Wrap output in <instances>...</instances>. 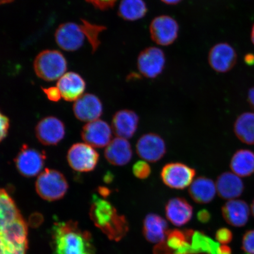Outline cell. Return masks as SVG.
<instances>
[{"mask_svg": "<svg viewBox=\"0 0 254 254\" xmlns=\"http://www.w3.org/2000/svg\"><path fill=\"white\" fill-rule=\"evenodd\" d=\"M251 39H252V43L254 45V24L252 28V34H251Z\"/></svg>", "mask_w": 254, "mask_h": 254, "instance_id": "7bdbcfd3", "label": "cell"}, {"mask_svg": "<svg viewBox=\"0 0 254 254\" xmlns=\"http://www.w3.org/2000/svg\"><path fill=\"white\" fill-rule=\"evenodd\" d=\"M166 217L173 225L182 227L191 220L193 208L185 198H173L167 202L166 208Z\"/></svg>", "mask_w": 254, "mask_h": 254, "instance_id": "ffe728a7", "label": "cell"}, {"mask_svg": "<svg viewBox=\"0 0 254 254\" xmlns=\"http://www.w3.org/2000/svg\"><path fill=\"white\" fill-rule=\"evenodd\" d=\"M94 7L101 10H106L112 8L117 0H85Z\"/></svg>", "mask_w": 254, "mask_h": 254, "instance_id": "1f68e13d", "label": "cell"}, {"mask_svg": "<svg viewBox=\"0 0 254 254\" xmlns=\"http://www.w3.org/2000/svg\"><path fill=\"white\" fill-rule=\"evenodd\" d=\"M136 153L143 160L156 163L167 152V146L163 138L155 133H147L139 138L136 144Z\"/></svg>", "mask_w": 254, "mask_h": 254, "instance_id": "30bf717a", "label": "cell"}, {"mask_svg": "<svg viewBox=\"0 0 254 254\" xmlns=\"http://www.w3.org/2000/svg\"><path fill=\"white\" fill-rule=\"evenodd\" d=\"M221 211L225 221L232 226L243 227L249 221L250 209L243 200H229L222 206Z\"/></svg>", "mask_w": 254, "mask_h": 254, "instance_id": "ac0fdd59", "label": "cell"}, {"mask_svg": "<svg viewBox=\"0 0 254 254\" xmlns=\"http://www.w3.org/2000/svg\"><path fill=\"white\" fill-rule=\"evenodd\" d=\"M248 101L250 106L254 110V87L250 88L248 94Z\"/></svg>", "mask_w": 254, "mask_h": 254, "instance_id": "74e56055", "label": "cell"}, {"mask_svg": "<svg viewBox=\"0 0 254 254\" xmlns=\"http://www.w3.org/2000/svg\"><path fill=\"white\" fill-rule=\"evenodd\" d=\"M52 236L53 254H95L91 233L76 221L56 222Z\"/></svg>", "mask_w": 254, "mask_h": 254, "instance_id": "7a4b0ae2", "label": "cell"}, {"mask_svg": "<svg viewBox=\"0 0 254 254\" xmlns=\"http://www.w3.org/2000/svg\"><path fill=\"white\" fill-rule=\"evenodd\" d=\"M99 155L93 147L85 143H77L69 149L67 160L69 166L78 172H89L96 167Z\"/></svg>", "mask_w": 254, "mask_h": 254, "instance_id": "9c48e42d", "label": "cell"}, {"mask_svg": "<svg viewBox=\"0 0 254 254\" xmlns=\"http://www.w3.org/2000/svg\"><path fill=\"white\" fill-rule=\"evenodd\" d=\"M219 254H231V250L226 245H221L219 249Z\"/></svg>", "mask_w": 254, "mask_h": 254, "instance_id": "ab89813d", "label": "cell"}, {"mask_svg": "<svg viewBox=\"0 0 254 254\" xmlns=\"http://www.w3.org/2000/svg\"><path fill=\"white\" fill-rule=\"evenodd\" d=\"M244 62H245L246 64L250 66L254 65V55L253 53L247 54L244 56Z\"/></svg>", "mask_w": 254, "mask_h": 254, "instance_id": "8d00e7d4", "label": "cell"}, {"mask_svg": "<svg viewBox=\"0 0 254 254\" xmlns=\"http://www.w3.org/2000/svg\"><path fill=\"white\" fill-rule=\"evenodd\" d=\"M36 134L41 144L46 145H56L64 136L65 127L62 121L56 117H46L38 123Z\"/></svg>", "mask_w": 254, "mask_h": 254, "instance_id": "5bb4252c", "label": "cell"}, {"mask_svg": "<svg viewBox=\"0 0 254 254\" xmlns=\"http://www.w3.org/2000/svg\"><path fill=\"white\" fill-rule=\"evenodd\" d=\"M68 189V183L59 171L46 169L38 177L36 189L41 198L49 201H56L65 195Z\"/></svg>", "mask_w": 254, "mask_h": 254, "instance_id": "5b68a950", "label": "cell"}, {"mask_svg": "<svg viewBox=\"0 0 254 254\" xmlns=\"http://www.w3.org/2000/svg\"><path fill=\"white\" fill-rule=\"evenodd\" d=\"M114 177L113 175L112 174H111L109 173V174H107L104 177V182L107 183H110L113 180Z\"/></svg>", "mask_w": 254, "mask_h": 254, "instance_id": "b9f144b4", "label": "cell"}, {"mask_svg": "<svg viewBox=\"0 0 254 254\" xmlns=\"http://www.w3.org/2000/svg\"><path fill=\"white\" fill-rule=\"evenodd\" d=\"M216 184L213 181L205 177H199L190 184L189 192L190 198L196 203L208 204L215 198L217 193Z\"/></svg>", "mask_w": 254, "mask_h": 254, "instance_id": "cb8c5ba5", "label": "cell"}, {"mask_svg": "<svg viewBox=\"0 0 254 254\" xmlns=\"http://www.w3.org/2000/svg\"><path fill=\"white\" fill-rule=\"evenodd\" d=\"M237 58L236 51L230 44L220 43L211 48L208 60L209 65L215 71L225 73L234 67Z\"/></svg>", "mask_w": 254, "mask_h": 254, "instance_id": "7c38bea8", "label": "cell"}, {"mask_svg": "<svg viewBox=\"0 0 254 254\" xmlns=\"http://www.w3.org/2000/svg\"><path fill=\"white\" fill-rule=\"evenodd\" d=\"M252 214L254 217V199L253 200V201L252 204Z\"/></svg>", "mask_w": 254, "mask_h": 254, "instance_id": "f6af8a7d", "label": "cell"}, {"mask_svg": "<svg viewBox=\"0 0 254 254\" xmlns=\"http://www.w3.org/2000/svg\"><path fill=\"white\" fill-rule=\"evenodd\" d=\"M138 123L139 117L134 111L120 110L113 117V130L118 137L126 139L131 138L138 128Z\"/></svg>", "mask_w": 254, "mask_h": 254, "instance_id": "d6986e66", "label": "cell"}, {"mask_svg": "<svg viewBox=\"0 0 254 254\" xmlns=\"http://www.w3.org/2000/svg\"><path fill=\"white\" fill-rule=\"evenodd\" d=\"M34 69L40 78L47 81H53L59 79L65 74L67 62L59 51L44 50L35 59Z\"/></svg>", "mask_w": 254, "mask_h": 254, "instance_id": "277c9868", "label": "cell"}, {"mask_svg": "<svg viewBox=\"0 0 254 254\" xmlns=\"http://www.w3.org/2000/svg\"><path fill=\"white\" fill-rule=\"evenodd\" d=\"M147 12V5L144 0H122L118 14L123 20L134 21L144 18Z\"/></svg>", "mask_w": 254, "mask_h": 254, "instance_id": "4316f807", "label": "cell"}, {"mask_svg": "<svg viewBox=\"0 0 254 254\" xmlns=\"http://www.w3.org/2000/svg\"><path fill=\"white\" fill-rule=\"evenodd\" d=\"M13 1L14 0H1V4H7V3H9Z\"/></svg>", "mask_w": 254, "mask_h": 254, "instance_id": "ee69618b", "label": "cell"}, {"mask_svg": "<svg viewBox=\"0 0 254 254\" xmlns=\"http://www.w3.org/2000/svg\"><path fill=\"white\" fill-rule=\"evenodd\" d=\"M233 235L232 232L227 228H222L216 233V239L222 245H227L233 240Z\"/></svg>", "mask_w": 254, "mask_h": 254, "instance_id": "4dcf8cb0", "label": "cell"}, {"mask_svg": "<svg viewBox=\"0 0 254 254\" xmlns=\"http://www.w3.org/2000/svg\"><path fill=\"white\" fill-rule=\"evenodd\" d=\"M28 228L17 205L6 203L0 208V254H26Z\"/></svg>", "mask_w": 254, "mask_h": 254, "instance_id": "6da1fadb", "label": "cell"}, {"mask_svg": "<svg viewBox=\"0 0 254 254\" xmlns=\"http://www.w3.org/2000/svg\"><path fill=\"white\" fill-rule=\"evenodd\" d=\"M105 157L110 164L114 166H125L132 157L131 145L126 139L115 138L107 146Z\"/></svg>", "mask_w": 254, "mask_h": 254, "instance_id": "603a6c76", "label": "cell"}, {"mask_svg": "<svg viewBox=\"0 0 254 254\" xmlns=\"http://www.w3.org/2000/svg\"><path fill=\"white\" fill-rule=\"evenodd\" d=\"M77 119L84 122L98 120L103 113V106L99 98L91 94L82 95L73 106Z\"/></svg>", "mask_w": 254, "mask_h": 254, "instance_id": "2e32d148", "label": "cell"}, {"mask_svg": "<svg viewBox=\"0 0 254 254\" xmlns=\"http://www.w3.org/2000/svg\"><path fill=\"white\" fill-rule=\"evenodd\" d=\"M90 217L98 229L110 240L118 242L129 231V225L125 216L120 215L109 201L93 196Z\"/></svg>", "mask_w": 254, "mask_h": 254, "instance_id": "3957f363", "label": "cell"}, {"mask_svg": "<svg viewBox=\"0 0 254 254\" xmlns=\"http://www.w3.org/2000/svg\"><path fill=\"white\" fill-rule=\"evenodd\" d=\"M230 168L238 176L247 177L254 173V152L247 149H241L231 158Z\"/></svg>", "mask_w": 254, "mask_h": 254, "instance_id": "d4e9b609", "label": "cell"}, {"mask_svg": "<svg viewBox=\"0 0 254 254\" xmlns=\"http://www.w3.org/2000/svg\"><path fill=\"white\" fill-rule=\"evenodd\" d=\"M211 215L210 212H209L206 209H201L200 210L197 214V219L199 222H202L203 224L207 223L208 222L210 221Z\"/></svg>", "mask_w": 254, "mask_h": 254, "instance_id": "e575fe53", "label": "cell"}, {"mask_svg": "<svg viewBox=\"0 0 254 254\" xmlns=\"http://www.w3.org/2000/svg\"><path fill=\"white\" fill-rule=\"evenodd\" d=\"M42 90L44 94L46 95L48 99L54 101V102H57L62 97L61 93L57 87L42 88Z\"/></svg>", "mask_w": 254, "mask_h": 254, "instance_id": "d6a6232c", "label": "cell"}, {"mask_svg": "<svg viewBox=\"0 0 254 254\" xmlns=\"http://www.w3.org/2000/svg\"><path fill=\"white\" fill-rule=\"evenodd\" d=\"M132 172L137 179L144 180L150 176L151 168L147 162L139 161L133 166Z\"/></svg>", "mask_w": 254, "mask_h": 254, "instance_id": "f1b7e54d", "label": "cell"}, {"mask_svg": "<svg viewBox=\"0 0 254 254\" xmlns=\"http://www.w3.org/2000/svg\"><path fill=\"white\" fill-rule=\"evenodd\" d=\"M179 33V24L169 15L157 16L152 20L150 25L151 39L158 45H171L177 40Z\"/></svg>", "mask_w": 254, "mask_h": 254, "instance_id": "52a82bcc", "label": "cell"}, {"mask_svg": "<svg viewBox=\"0 0 254 254\" xmlns=\"http://www.w3.org/2000/svg\"><path fill=\"white\" fill-rule=\"evenodd\" d=\"M216 188L220 197L231 200L239 197L244 190V183L234 173L225 172L219 176L216 182Z\"/></svg>", "mask_w": 254, "mask_h": 254, "instance_id": "7402d4cb", "label": "cell"}, {"mask_svg": "<svg viewBox=\"0 0 254 254\" xmlns=\"http://www.w3.org/2000/svg\"><path fill=\"white\" fill-rule=\"evenodd\" d=\"M43 221V216L39 213H35L31 216L30 222L31 223L39 224Z\"/></svg>", "mask_w": 254, "mask_h": 254, "instance_id": "d590c367", "label": "cell"}, {"mask_svg": "<svg viewBox=\"0 0 254 254\" xmlns=\"http://www.w3.org/2000/svg\"><path fill=\"white\" fill-rule=\"evenodd\" d=\"M98 191L99 192L100 194L104 198L107 197L111 193V190L107 188V187H100L98 189Z\"/></svg>", "mask_w": 254, "mask_h": 254, "instance_id": "f35d334b", "label": "cell"}, {"mask_svg": "<svg viewBox=\"0 0 254 254\" xmlns=\"http://www.w3.org/2000/svg\"><path fill=\"white\" fill-rule=\"evenodd\" d=\"M161 1L167 5H176L182 1V0H161Z\"/></svg>", "mask_w": 254, "mask_h": 254, "instance_id": "60d3db41", "label": "cell"}, {"mask_svg": "<svg viewBox=\"0 0 254 254\" xmlns=\"http://www.w3.org/2000/svg\"><path fill=\"white\" fill-rule=\"evenodd\" d=\"M142 233L145 239L153 244H161L168 236V224L161 216L148 214L143 222Z\"/></svg>", "mask_w": 254, "mask_h": 254, "instance_id": "44dd1931", "label": "cell"}, {"mask_svg": "<svg viewBox=\"0 0 254 254\" xmlns=\"http://www.w3.org/2000/svg\"><path fill=\"white\" fill-rule=\"evenodd\" d=\"M166 56L159 48H146L139 54L137 59V67L144 77L153 79L163 72L166 65Z\"/></svg>", "mask_w": 254, "mask_h": 254, "instance_id": "ba28073f", "label": "cell"}, {"mask_svg": "<svg viewBox=\"0 0 254 254\" xmlns=\"http://www.w3.org/2000/svg\"><path fill=\"white\" fill-rule=\"evenodd\" d=\"M86 39L81 24L66 23L60 25L55 33L57 45L66 52H75Z\"/></svg>", "mask_w": 254, "mask_h": 254, "instance_id": "8fae6325", "label": "cell"}, {"mask_svg": "<svg viewBox=\"0 0 254 254\" xmlns=\"http://www.w3.org/2000/svg\"><path fill=\"white\" fill-rule=\"evenodd\" d=\"M57 87L64 99L75 101L83 94L86 84L80 75L74 72H68L59 79Z\"/></svg>", "mask_w": 254, "mask_h": 254, "instance_id": "e0dca14e", "label": "cell"}, {"mask_svg": "<svg viewBox=\"0 0 254 254\" xmlns=\"http://www.w3.org/2000/svg\"><path fill=\"white\" fill-rule=\"evenodd\" d=\"M46 158L43 152L24 145L15 159V166L22 176L33 177L42 170Z\"/></svg>", "mask_w": 254, "mask_h": 254, "instance_id": "4fadbf2b", "label": "cell"}, {"mask_svg": "<svg viewBox=\"0 0 254 254\" xmlns=\"http://www.w3.org/2000/svg\"><path fill=\"white\" fill-rule=\"evenodd\" d=\"M81 136L85 142L91 147L103 148L110 144L112 131L106 122L97 120L84 126Z\"/></svg>", "mask_w": 254, "mask_h": 254, "instance_id": "9a60e30c", "label": "cell"}, {"mask_svg": "<svg viewBox=\"0 0 254 254\" xmlns=\"http://www.w3.org/2000/svg\"><path fill=\"white\" fill-rule=\"evenodd\" d=\"M195 175L194 168L176 162L165 165L161 171V179L169 188L184 190L190 186Z\"/></svg>", "mask_w": 254, "mask_h": 254, "instance_id": "8992f818", "label": "cell"}, {"mask_svg": "<svg viewBox=\"0 0 254 254\" xmlns=\"http://www.w3.org/2000/svg\"><path fill=\"white\" fill-rule=\"evenodd\" d=\"M234 131L244 144L254 145V113H244L238 116L234 123Z\"/></svg>", "mask_w": 254, "mask_h": 254, "instance_id": "484cf974", "label": "cell"}, {"mask_svg": "<svg viewBox=\"0 0 254 254\" xmlns=\"http://www.w3.org/2000/svg\"><path fill=\"white\" fill-rule=\"evenodd\" d=\"M0 119H1V130H0L1 134H0V138H1V141H2L3 139H4L8 134L9 121L8 117L3 115L2 113H1Z\"/></svg>", "mask_w": 254, "mask_h": 254, "instance_id": "836d02e7", "label": "cell"}, {"mask_svg": "<svg viewBox=\"0 0 254 254\" xmlns=\"http://www.w3.org/2000/svg\"><path fill=\"white\" fill-rule=\"evenodd\" d=\"M242 249L247 254H254V230L248 231L244 234Z\"/></svg>", "mask_w": 254, "mask_h": 254, "instance_id": "f546056e", "label": "cell"}, {"mask_svg": "<svg viewBox=\"0 0 254 254\" xmlns=\"http://www.w3.org/2000/svg\"><path fill=\"white\" fill-rule=\"evenodd\" d=\"M81 25L83 28L85 37L92 48L93 52H95L100 46V34L106 29L103 25L92 24L84 19L81 20Z\"/></svg>", "mask_w": 254, "mask_h": 254, "instance_id": "83f0119b", "label": "cell"}]
</instances>
